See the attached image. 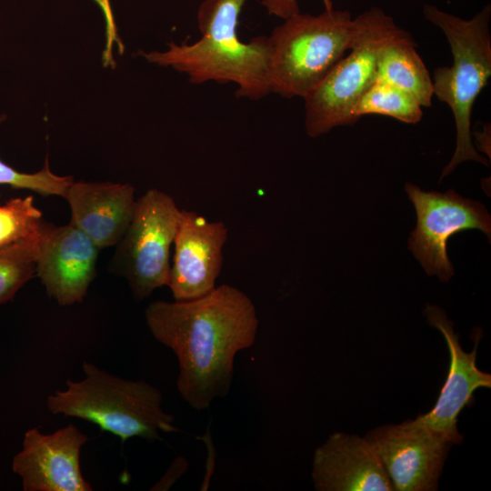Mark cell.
<instances>
[{
    "mask_svg": "<svg viewBox=\"0 0 491 491\" xmlns=\"http://www.w3.org/2000/svg\"><path fill=\"white\" fill-rule=\"evenodd\" d=\"M99 250L70 223L56 226L44 222L35 274L48 296L61 306L82 302L95 276Z\"/></svg>",
    "mask_w": 491,
    "mask_h": 491,
    "instance_id": "7c38bea8",
    "label": "cell"
},
{
    "mask_svg": "<svg viewBox=\"0 0 491 491\" xmlns=\"http://www.w3.org/2000/svg\"><path fill=\"white\" fill-rule=\"evenodd\" d=\"M149 63L171 67L194 85L234 84L237 97L258 100L271 94L267 36L243 42L238 32L212 33L194 43L169 42L165 51L140 52Z\"/></svg>",
    "mask_w": 491,
    "mask_h": 491,
    "instance_id": "8992f818",
    "label": "cell"
},
{
    "mask_svg": "<svg viewBox=\"0 0 491 491\" xmlns=\"http://www.w3.org/2000/svg\"><path fill=\"white\" fill-rule=\"evenodd\" d=\"M89 440L70 424L52 434L34 427L27 430L22 450L12 469L22 479L25 491H90L80 468L82 446Z\"/></svg>",
    "mask_w": 491,
    "mask_h": 491,
    "instance_id": "30bf717a",
    "label": "cell"
},
{
    "mask_svg": "<svg viewBox=\"0 0 491 491\" xmlns=\"http://www.w3.org/2000/svg\"><path fill=\"white\" fill-rule=\"evenodd\" d=\"M423 14L446 35L453 55L452 65L436 68L432 78L434 95L451 109L456 130L455 153L442 171V180L465 161L489 165L473 145L471 116L477 96L491 77V5H485L469 19L429 4L424 5Z\"/></svg>",
    "mask_w": 491,
    "mask_h": 491,
    "instance_id": "3957f363",
    "label": "cell"
},
{
    "mask_svg": "<svg viewBox=\"0 0 491 491\" xmlns=\"http://www.w3.org/2000/svg\"><path fill=\"white\" fill-rule=\"evenodd\" d=\"M312 478L318 491H390L392 483L366 438L336 432L313 456Z\"/></svg>",
    "mask_w": 491,
    "mask_h": 491,
    "instance_id": "5bb4252c",
    "label": "cell"
},
{
    "mask_svg": "<svg viewBox=\"0 0 491 491\" xmlns=\"http://www.w3.org/2000/svg\"><path fill=\"white\" fill-rule=\"evenodd\" d=\"M43 224L42 213L32 195L0 205V247L38 237Z\"/></svg>",
    "mask_w": 491,
    "mask_h": 491,
    "instance_id": "d6986e66",
    "label": "cell"
},
{
    "mask_svg": "<svg viewBox=\"0 0 491 491\" xmlns=\"http://www.w3.org/2000/svg\"><path fill=\"white\" fill-rule=\"evenodd\" d=\"M376 79L410 94L423 107L432 105V78L416 49L414 39L406 31L381 49L377 59Z\"/></svg>",
    "mask_w": 491,
    "mask_h": 491,
    "instance_id": "2e32d148",
    "label": "cell"
},
{
    "mask_svg": "<svg viewBox=\"0 0 491 491\" xmlns=\"http://www.w3.org/2000/svg\"><path fill=\"white\" fill-rule=\"evenodd\" d=\"M366 441L382 463L394 490L437 489L447 451L452 446L416 420L369 431Z\"/></svg>",
    "mask_w": 491,
    "mask_h": 491,
    "instance_id": "9c48e42d",
    "label": "cell"
},
{
    "mask_svg": "<svg viewBox=\"0 0 491 491\" xmlns=\"http://www.w3.org/2000/svg\"><path fill=\"white\" fill-rule=\"evenodd\" d=\"M405 190L417 219L408 239V248L427 276H436L441 282H447L455 273L447 256V240L468 229H479L490 240L491 216L482 203L465 198L453 189L444 194L425 192L406 183Z\"/></svg>",
    "mask_w": 491,
    "mask_h": 491,
    "instance_id": "ba28073f",
    "label": "cell"
},
{
    "mask_svg": "<svg viewBox=\"0 0 491 491\" xmlns=\"http://www.w3.org/2000/svg\"><path fill=\"white\" fill-rule=\"evenodd\" d=\"M227 234L225 223L181 209L167 284L175 301L192 300L215 287Z\"/></svg>",
    "mask_w": 491,
    "mask_h": 491,
    "instance_id": "8fae6325",
    "label": "cell"
},
{
    "mask_svg": "<svg viewBox=\"0 0 491 491\" xmlns=\"http://www.w3.org/2000/svg\"><path fill=\"white\" fill-rule=\"evenodd\" d=\"M85 378L66 380V387L47 397L54 415L77 417L120 438L147 441L160 439V432L175 433V417L161 406L162 393L143 380L112 375L92 363L84 362Z\"/></svg>",
    "mask_w": 491,
    "mask_h": 491,
    "instance_id": "7a4b0ae2",
    "label": "cell"
},
{
    "mask_svg": "<svg viewBox=\"0 0 491 491\" xmlns=\"http://www.w3.org/2000/svg\"><path fill=\"white\" fill-rule=\"evenodd\" d=\"M424 314L429 325L438 329L445 337L450 362L446 380L436 405L415 420L449 444L457 445L462 441L456 426L458 415L473 402V395L477 388L491 387V376L476 366L478 339L473 351L466 353L460 346L459 336L455 333L453 323L443 309L436 306H426Z\"/></svg>",
    "mask_w": 491,
    "mask_h": 491,
    "instance_id": "4fadbf2b",
    "label": "cell"
},
{
    "mask_svg": "<svg viewBox=\"0 0 491 491\" xmlns=\"http://www.w3.org/2000/svg\"><path fill=\"white\" fill-rule=\"evenodd\" d=\"M325 10L334 9L332 0H321ZM261 5L265 7L267 14L286 19L294 15L300 13L297 0H261Z\"/></svg>",
    "mask_w": 491,
    "mask_h": 491,
    "instance_id": "44dd1931",
    "label": "cell"
},
{
    "mask_svg": "<svg viewBox=\"0 0 491 491\" xmlns=\"http://www.w3.org/2000/svg\"><path fill=\"white\" fill-rule=\"evenodd\" d=\"M490 135L489 124L484 126L483 132L476 133V137L478 143H480V150L487 154V136Z\"/></svg>",
    "mask_w": 491,
    "mask_h": 491,
    "instance_id": "7402d4cb",
    "label": "cell"
},
{
    "mask_svg": "<svg viewBox=\"0 0 491 491\" xmlns=\"http://www.w3.org/2000/svg\"><path fill=\"white\" fill-rule=\"evenodd\" d=\"M73 181L72 176H62L53 173L49 168L47 160L40 171L28 174L14 169L0 159V185H7L14 188L29 189L42 195L65 197Z\"/></svg>",
    "mask_w": 491,
    "mask_h": 491,
    "instance_id": "ffe728a7",
    "label": "cell"
},
{
    "mask_svg": "<svg viewBox=\"0 0 491 491\" xmlns=\"http://www.w3.org/2000/svg\"><path fill=\"white\" fill-rule=\"evenodd\" d=\"M64 198L71 209L70 224L99 249L120 242L136 204L132 185L112 182L73 181Z\"/></svg>",
    "mask_w": 491,
    "mask_h": 491,
    "instance_id": "9a60e30c",
    "label": "cell"
},
{
    "mask_svg": "<svg viewBox=\"0 0 491 491\" xmlns=\"http://www.w3.org/2000/svg\"><path fill=\"white\" fill-rule=\"evenodd\" d=\"M181 209L166 193L147 190L136 199L132 220L120 242L114 267L125 276L135 299L167 286L170 247L174 244Z\"/></svg>",
    "mask_w": 491,
    "mask_h": 491,
    "instance_id": "52a82bcc",
    "label": "cell"
},
{
    "mask_svg": "<svg viewBox=\"0 0 491 491\" xmlns=\"http://www.w3.org/2000/svg\"><path fill=\"white\" fill-rule=\"evenodd\" d=\"M145 317L154 337L175 353L177 390L195 410L228 395L235 357L254 345L259 323L250 297L227 284L192 300L154 301Z\"/></svg>",
    "mask_w": 491,
    "mask_h": 491,
    "instance_id": "6da1fadb",
    "label": "cell"
},
{
    "mask_svg": "<svg viewBox=\"0 0 491 491\" xmlns=\"http://www.w3.org/2000/svg\"><path fill=\"white\" fill-rule=\"evenodd\" d=\"M357 31L348 10L300 12L284 19L267 35L270 92L306 97L350 50Z\"/></svg>",
    "mask_w": 491,
    "mask_h": 491,
    "instance_id": "277c9868",
    "label": "cell"
},
{
    "mask_svg": "<svg viewBox=\"0 0 491 491\" xmlns=\"http://www.w3.org/2000/svg\"><path fill=\"white\" fill-rule=\"evenodd\" d=\"M358 31L350 50L304 97L305 129L316 138L333 128L354 125L355 108L377 78V59L383 46L406 30L379 7L356 17Z\"/></svg>",
    "mask_w": 491,
    "mask_h": 491,
    "instance_id": "5b68a950",
    "label": "cell"
},
{
    "mask_svg": "<svg viewBox=\"0 0 491 491\" xmlns=\"http://www.w3.org/2000/svg\"><path fill=\"white\" fill-rule=\"evenodd\" d=\"M367 115H386L414 125L422 119L423 106L406 91L376 79L355 108L354 116L356 121Z\"/></svg>",
    "mask_w": 491,
    "mask_h": 491,
    "instance_id": "e0dca14e",
    "label": "cell"
},
{
    "mask_svg": "<svg viewBox=\"0 0 491 491\" xmlns=\"http://www.w3.org/2000/svg\"><path fill=\"white\" fill-rule=\"evenodd\" d=\"M39 237L0 247V305L35 275Z\"/></svg>",
    "mask_w": 491,
    "mask_h": 491,
    "instance_id": "ac0fdd59",
    "label": "cell"
}]
</instances>
